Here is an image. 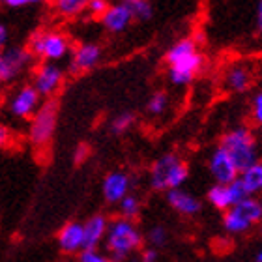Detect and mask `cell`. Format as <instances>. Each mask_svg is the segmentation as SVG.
Here are the masks:
<instances>
[{"label": "cell", "instance_id": "20", "mask_svg": "<svg viewBox=\"0 0 262 262\" xmlns=\"http://www.w3.org/2000/svg\"><path fill=\"white\" fill-rule=\"evenodd\" d=\"M238 180L242 182V186L246 187L249 196L262 195V159H258L257 163H253L251 167H247L246 170H242Z\"/></svg>", "mask_w": 262, "mask_h": 262}, {"label": "cell", "instance_id": "12", "mask_svg": "<svg viewBox=\"0 0 262 262\" xmlns=\"http://www.w3.org/2000/svg\"><path fill=\"white\" fill-rule=\"evenodd\" d=\"M208 170H210L212 178L215 180V184H219V186H227V184L234 182L240 176V170L234 165V161L230 159V156L221 146H217L210 154Z\"/></svg>", "mask_w": 262, "mask_h": 262}, {"label": "cell", "instance_id": "16", "mask_svg": "<svg viewBox=\"0 0 262 262\" xmlns=\"http://www.w3.org/2000/svg\"><path fill=\"white\" fill-rule=\"evenodd\" d=\"M99 21L107 32L120 34L133 23V17H131V11L126 2H118V4H109L103 15L99 17Z\"/></svg>", "mask_w": 262, "mask_h": 262}, {"label": "cell", "instance_id": "13", "mask_svg": "<svg viewBox=\"0 0 262 262\" xmlns=\"http://www.w3.org/2000/svg\"><path fill=\"white\" fill-rule=\"evenodd\" d=\"M133 187V178L127 174L126 170H111L105 174L101 182V195L107 204H118V202L131 193Z\"/></svg>", "mask_w": 262, "mask_h": 262}, {"label": "cell", "instance_id": "1", "mask_svg": "<svg viewBox=\"0 0 262 262\" xmlns=\"http://www.w3.org/2000/svg\"><path fill=\"white\" fill-rule=\"evenodd\" d=\"M167 60V75L174 86H187L195 81L204 66V56L199 51V45L193 38H182L172 43L165 55Z\"/></svg>", "mask_w": 262, "mask_h": 262}, {"label": "cell", "instance_id": "19", "mask_svg": "<svg viewBox=\"0 0 262 262\" xmlns=\"http://www.w3.org/2000/svg\"><path fill=\"white\" fill-rule=\"evenodd\" d=\"M232 210L251 227L257 223H262V201L258 196H247L242 202L234 204Z\"/></svg>", "mask_w": 262, "mask_h": 262}, {"label": "cell", "instance_id": "2", "mask_svg": "<svg viewBox=\"0 0 262 262\" xmlns=\"http://www.w3.org/2000/svg\"><path fill=\"white\" fill-rule=\"evenodd\" d=\"M142 242H144V236L135 221L124 217H116L109 221V229H107L103 244L107 247L111 262L126 260L129 255L141 249Z\"/></svg>", "mask_w": 262, "mask_h": 262}, {"label": "cell", "instance_id": "32", "mask_svg": "<svg viewBox=\"0 0 262 262\" xmlns=\"http://www.w3.org/2000/svg\"><path fill=\"white\" fill-rule=\"evenodd\" d=\"M10 142H11V131H10V127L4 126V124L0 122V150L8 146Z\"/></svg>", "mask_w": 262, "mask_h": 262}, {"label": "cell", "instance_id": "36", "mask_svg": "<svg viewBox=\"0 0 262 262\" xmlns=\"http://www.w3.org/2000/svg\"><path fill=\"white\" fill-rule=\"evenodd\" d=\"M86 152H88L86 146H79V148H77V150H75V161H77V163L84 159V154H86Z\"/></svg>", "mask_w": 262, "mask_h": 262}, {"label": "cell", "instance_id": "18", "mask_svg": "<svg viewBox=\"0 0 262 262\" xmlns=\"http://www.w3.org/2000/svg\"><path fill=\"white\" fill-rule=\"evenodd\" d=\"M167 202L169 206L178 212L180 215H186V217H193V215H199L202 210V201L193 193L186 191V189H172V191H167Z\"/></svg>", "mask_w": 262, "mask_h": 262}, {"label": "cell", "instance_id": "37", "mask_svg": "<svg viewBox=\"0 0 262 262\" xmlns=\"http://www.w3.org/2000/svg\"><path fill=\"white\" fill-rule=\"evenodd\" d=\"M255 262H262V249L255 253Z\"/></svg>", "mask_w": 262, "mask_h": 262}, {"label": "cell", "instance_id": "25", "mask_svg": "<svg viewBox=\"0 0 262 262\" xmlns=\"http://www.w3.org/2000/svg\"><path fill=\"white\" fill-rule=\"evenodd\" d=\"M169 109V94L167 92H154L146 103V113L150 116H161Z\"/></svg>", "mask_w": 262, "mask_h": 262}, {"label": "cell", "instance_id": "24", "mask_svg": "<svg viewBox=\"0 0 262 262\" xmlns=\"http://www.w3.org/2000/svg\"><path fill=\"white\" fill-rule=\"evenodd\" d=\"M55 10L62 17H77L86 11V0H56Z\"/></svg>", "mask_w": 262, "mask_h": 262}, {"label": "cell", "instance_id": "11", "mask_svg": "<svg viewBox=\"0 0 262 262\" xmlns=\"http://www.w3.org/2000/svg\"><path fill=\"white\" fill-rule=\"evenodd\" d=\"M255 82V66L246 60H236L229 64L223 73L225 88L232 94L249 92Z\"/></svg>", "mask_w": 262, "mask_h": 262}, {"label": "cell", "instance_id": "6", "mask_svg": "<svg viewBox=\"0 0 262 262\" xmlns=\"http://www.w3.org/2000/svg\"><path fill=\"white\" fill-rule=\"evenodd\" d=\"M58 124V103L55 99L41 101L36 115L30 118L28 126V141L36 150H43L51 144Z\"/></svg>", "mask_w": 262, "mask_h": 262}, {"label": "cell", "instance_id": "4", "mask_svg": "<svg viewBox=\"0 0 262 262\" xmlns=\"http://www.w3.org/2000/svg\"><path fill=\"white\" fill-rule=\"evenodd\" d=\"M189 178V169L176 154H165L150 167V186L156 191L182 189Z\"/></svg>", "mask_w": 262, "mask_h": 262}, {"label": "cell", "instance_id": "17", "mask_svg": "<svg viewBox=\"0 0 262 262\" xmlns=\"http://www.w3.org/2000/svg\"><path fill=\"white\" fill-rule=\"evenodd\" d=\"M109 229V217L103 213H94L82 223V234H84V249H99L105 242Z\"/></svg>", "mask_w": 262, "mask_h": 262}, {"label": "cell", "instance_id": "31", "mask_svg": "<svg viewBox=\"0 0 262 262\" xmlns=\"http://www.w3.org/2000/svg\"><path fill=\"white\" fill-rule=\"evenodd\" d=\"M141 262H159V251L154 247H146L141 253Z\"/></svg>", "mask_w": 262, "mask_h": 262}, {"label": "cell", "instance_id": "8", "mask_svg": "<svg viewBox=\"0 0 262 262\" xmlns=\"http://www.w3.org/2000/svg\"><path fill=\"white\" fill-rule=\"evenodd\" d=\"M32 58L34 56L28 53L27 47L11 45L0 51V84H6L21 75L32 64Z\"/></svg>", "mask_w": 262, "mask_h": 262}, {"label": "cell", "instance_id": "3", "mask_svg": "<svg viewBox=\"0 0 262 262\" xmlns=\"http://www.w3.org/2000/svg\"><path fill=\"white\" fill-rule=\"evenodd\" d=\"M219 146L229 154L240 172L260 159V148H258L257 135L249 126H236L232 129H229L223 135Z\"/></svg>", "mask_w": 262, "mask_h": 262}, {"label": "cell", "instance_id": "9", "mask_svg": "<svg viewBox=\"0 0 262 262\" xmlns=\"http://www.w3.org/2000/svg\"><path fill=\"white\" fill-rule=\"evenodd\" d=\"M41 105L39 94L34 90L32 84H25V86L17 88L13 96L8 101V113L17 120H30L36 111Z\"/></svg>", "mask_w": 262, "mask_h": 262}, {"label": "cell", "instance_id": "15", "mask_svg": "<svg viewBox=\"0 0 262 262\" xmlns=\"http://www.w3.org/2000/svg\"><path fill=\"white\" fill-rule=\"evenodd\" d=\"M58 249L66 255H79L84 249V234H82L81 221H70L66 223L56 236Z\"/></svg>", "mask_w": 262, "mask_h": 262}, {"label": "cell", "instance_id": "30", "mask_svg": "<svg viewBox=\"0 0 262 262\" xmlns=\"http://www.w3.org/2000/svg\"><path fill=\"white\" fill-rule=\"evenodd\" d=\"M107 8H109V2L105 0H88L86 2V11L94 17H101Z\"/></svg>", "mask_w": 262, "mask_h": 262}, {"label": "cell", "instance_id": "35", "mask_svg": "<svg viewBox=\"0 0 262 262\" xmlns=\"http://www.w3.org/2000/svg\"><path fill=\"white\" fill-rule=\"evenodd\" d=\"M257 30H258V34H260V38H262V0L258 2V6H257Z\"/></svg>", "mask_w": 262, "mask_h": 262}, {"label": "cell", "instance_id": "10", "mask_svg": "<svg viewBox=\"0 0 262 262\" xmlns=\"http://www.w3.org/2000/svg\"><path fill=\"white\" fill-rule=\"evenodd\" d=\"M247 196L249 195H247L246 187L242 186V182L236 178L234 182H230L227 186L215 184V186L210 187L206 193V201L210 202L215 210H219V212H227V210H230L234 204L242 202L244 199H247Z\"/></svg>", "mask_w": 262, "mask_h": 262}, {"label": "cell", "instance_id": "5", "mask_svg": "<svg viewBox=\"0 0 262 262\" xmlns=\"http://www.w3.org/2000/svg\"><path fill=\"white\" fill-rule=\"evenodd\" d=\"M27 49L30 55L38 56L43 62L58 64L71 53V39L60 30H41L32 34Z\"/></svg>", "mask_w": 262, "mask_h": 262}, {"label": "cell", "instance_id": "21", "mask_svg": "<svg viewBox=\"0 0 262 262\" xmlns=\"http://www.w3.org/2000/svg\"><path fill=\"white\" fill-rule=\"evenodd\" d=\"M223 227L225 230L229 232V234H246L247 230L251 229V225H247L244 219L238 215V213L230 208V210H227L223 215Z\"/></svg>", "mask_w": 262, "mask_h": 262}, {"label": "cell", "instance_id": "29", "mask_svg": "<svg viewBox=\"0 0 262 262\" xmlns=\"http://www.w3.org/2000/svg\"><path fill=\"white\" fill-rule=\"evenodd\" d=\"M77 262H111L109 255H105L99 249H82L79 253V260Z\"/></svg>", "mask_w": 262, "mask_h": 262}, {"label": "cell", "instance_id": "33", "mask_svg": "<svg viewBox=\"0 0 262 262\" xmlns=\"http://www.w3.org/2000/svg\"><path fill=\"white\" fill-rule=\"evenodd\" d=\"M36 4L32 0H4L6 8H11V10H21V8H28V6Z\"/></svg>", "mask_w": 262, "mask_h": 262}, {"label": "cell", "instance_id": "14", "mask_svg": "<svg viewBox=\"0 0 262 262\" xmlns=\"http://www.w3.org/2000/svg\"><path fill=\"white\" fill-rule=\"evenodd\" d=\"M103 58V49L98 43L86 41V43L77 45L71 51L70 58V71L71 73H81V71H90L101 62Z\"/></svg>", "mask_w": 262, "mask_h": 262}, {"label": "cell", "instance_id": "34", "mask_svg": "<svg viewBox=\"0 0 262 262\" xmlns=\"http://www.w3.org/2000/svg\"><path fill=\"white\" fill-rule=\"evenodd\" d=\"M8 38H10V30H8V27H6V23L0 21V51L6 49Z\"/></svg>", "mask_w": 262, "mask_h": 262}, {"label": "cell", "instance_id": "22", "mask_svg": "<svg viewBox=\"0 0 262 262\" xmlns=\"http://www.w3.org/2000/svg\"><path fill=\"white\" fill-rule=\"evenodd\" d=\"M141 208H142V202L135 193H129V195L124 196V199L118 202V212H120V217L131 219V221L141 213Z\"/></svg>", "mask_w": 262, "mask_h": 262}, {"label": "cell", "instance_id": "23", "mask_svg": "<svg viewBox=\"0 0 262 262\" xmlns=\"http://www.w3.org/2000/svg\"><path fill=\"white\" fill-rule=\"evenodd\" d=\"M126 6L129 8L133 21H150L154 17V4L148 0H126Z\"/></svg>", "mask_w": 262, "mask_h": 262}, {"label": "cell", "instance_id": "26", "mask_svg": "<svg viewBox=\"0 0 262 262\" xmlns=\"http://www.w3.org/2000/svg\"><path fill=\"white\" fill-rule=\"evenodd\" d=\"M135 124V115L129 113V111H124L120 115H116L113 120H111V131L115 135H124L126 131H129Z\"/></svg>", "mask_w": 262, "mask_h": 262}, {"label": "cell", "instance_id": "27", "mask_svg": "<svg viewBox=\"0 0 262 262\" xmlns=\"http://www.w3.org/2000/svg\"><path fill=\"white\" fill-rule=\"evenodd\" d=\"M146 240L150 244V247L154 249H159V247H163L169 240V232L165 229L163 225H154L152 229L146 232Z\"/></svg>", "mask_w": 262, "mask_h": 262}, {"label": "cell", "instance_id": "7", "mask_svg": "<svg viewBox=\"0 0 262 262\" xmlns=\"http://www.w3.org/2000/svg\"><path fill=\"white\" fill-rule=\"evenodd\" d=\"M66 79V71L60 64H53V62H41L34 71L32 86L39 94L41 99H53L58 90L62 88Z\"/></svg>", "mask_w": 262, "mask_h": 262}, {"label": "cell", "instance_id": "28", "mask_svg": "<svg viewBox=\"0 0 262 262\" xmlns=\"http://www.w3.org/2000/svg\"><path fill=\"white\" fill-rule=\"evenodd\" d=\"M249 116L255 126L262 127V88L253 94L251 103H249Z\"/></svg>", "mask_w": 262, "mask_h": 262}]
</instances>
